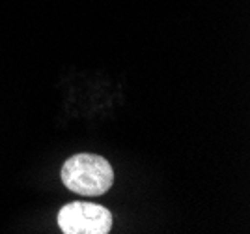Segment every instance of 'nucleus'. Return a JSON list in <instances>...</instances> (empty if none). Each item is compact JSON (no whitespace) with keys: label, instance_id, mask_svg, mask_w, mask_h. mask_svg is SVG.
I'll list each match as a JSON object with an SVG mask.
<instances>
[{"label":"nucleus","instance_id":"obj_1","mask_svg":"<svg viewBox=\"0 0 250 234\" xmlns=\"http://www.w3.org/2000/svg\"><path fill=\"white\" fill-rule=\"evenodd\" d=\"M60 174L69 191L84 197L104 195L114 184L112 165L97 154H75L63 163Z\"/></svg>","mask_w":250,"mask_h":234},{"label":"nucleus","instance_id":"obj_2","mask_svg":"<svg viewBox=\"0 0 250 234\" xmlns=\"http://www.w3.org/2000/svg\"><path fill=\"white\" fill-rule=\"evenodd\" d=\"M63 234H106L112 229V213L94 202H69L58 212Z\"/></svg>","mask_w":250,"mask_h":234}]
</instances>
